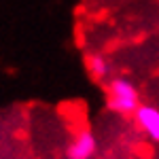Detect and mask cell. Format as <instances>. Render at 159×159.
Instances as JSON below:
<instances>
[{
  "mask_svg": "<svg viewBox=\"0 0 159 159\" xmlns=\"http://www.w3.org/2000/svg\"><path fill=\"white\" fill-rule=\"evenodd\" d=\"M96 153H98V140L91 129H79L66 147L68 159H93Z\"/></svg>",
  "mask_w": 159,
  "mask_h": 159,
  "instance_id": "3957f363",
  "label": "cell"
},
{
  "mask_svg": "<svg viewBox=\"0 0 159 159\" xmlns=\"http://www.w3.org/2000/svg\"><path fill=\"white\" fill-rule=\"evenodd\" d=\"M104 100L106 108L121 117H134L138 106L142 104L138 87L125 76H112L104 85Z\"/></svg>",
  "mask_w": 159,
  "mask_h": 159,
  "instance_id": "6da1fadb",
  "label": "cell"
},
{
  "mask_svg": "<svg viewBox=\"0 0 159 159\" xmlns=\"http://www.w3.org/2000/svg\"><path fill=\"white\" fill-rule=\"evenodd\" d=\"M136 129L151 142H159V108L153 104H140L134 112Z\"/></svg>",
  "mask_w": 159,
  "mask_h": 159,
  "instance_id": "7a4b0ae2",
  "label": "cell"
},
{
  "mask_svg": "<svg viewBox=\"0 0 159 159\" xmlns=\"http://www.w3.org/2000/svg\"><path fill=\"white\" fill-rule=\"evenodd\" d=\"M85 68L89 76L98 83H108L112 79V61H110L108 55L100 53V51H89L85 53Z\"/></svg>",
  "mask_w": 159,
  "mask_h": 159,
  "instance_id": "277c9868",
  "label": "cell"
}]
</instances>
